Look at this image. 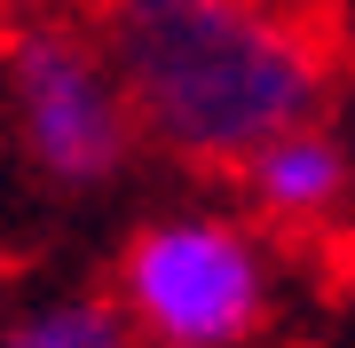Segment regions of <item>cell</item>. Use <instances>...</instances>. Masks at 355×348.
I'll return each instance as SVG.
<instances>
[{
	"label": "cell",
	"instance_id": "obj_3",
	"mask_svg": "<svg viewBox=\"0 0 355 348\" xmlns=\"http://www.w3.org/2000/svg\"><path fill=\"white\" fill-rule=\"evenodd\" d=\"M8 103H16L24 158L64 190H95V182L127 174V158L142 142L103 40L71 32V24H32L8 40Z\"/></svg>",
	"mask_w": 355,
	"mask_h": 348
},
{
	"label": "cell",
	"instance_id": "obj_1",
	"mask_svg": "<svg viewBox=\"0 0 355 348\" xmlns=\"http://www.w3.org/2000/svg\"><path fill=\"white\" fill-rule=\"evenodd\" d=\"M103 56L142 142L182 167L237 174L245 151L331 103V40L284 0H111Z\"/></svg>",
	"mask_w": 355,
	"mask_h": 348
},
{
	"label": "cell",
	"instance_id": "obj_4",
	"mask_svg": "<svg viewBox=\"0 0 355 348\" xmlns=\"http://www.w3.org/2000/svg\"><path fill=\"white\" fill-rule=\"evenodd\" d=\"M237 182H245V206L261 222H277V230H324L355 198V158L324 119H300V127L268 135L261 151H245Z\"/></svg>",
	"mask_w": 355,
	"mask_h": 348
},
{
	"label": "cell",
	"instance_id": "obj_2",
	"mask_svg": "<svg viewBox=\"0 0 355 348\" xmlns=\"http://www.w3.org/2000/svg\"><path fill=\"white\" fill-rule=\"evenodd\" d=\"M111 301L135 348H245L277 317V261L253 222L182 206L127 238Z\"/></svg>",
	"mask_w": 355,
	"mask_h": 348
},
{
	"label": "cell",
	"instance_id": "obj_5",
	"mask_svg": "<svg viewBox=\"0 0 355 348\" xmlns=\"http://www.w3.org/2000/svg\"><path fill=\"white\" fill-rule=\"evenodd\" d=\"M0 348H135L119 301L103 293H64V301H40L16 324H0Z\"/></svg>",
	"mask_w": 355,
	"mask_h": 348
}]
</instances>
